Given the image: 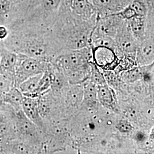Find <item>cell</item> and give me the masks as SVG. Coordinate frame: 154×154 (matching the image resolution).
I'll use <instances>...</instances> for the list:
<instances>
[{
	"instance_id": "1",
	"label": "cell",
	"mask_w": 154,
	"mask_h": 154,
	"mask_svg": "<svg viewBox=\"0 0 154 154\" xmlns=\"http://www.w3.org/2000/svg\"><path fill=\"white\" fill-rule=\"evenodd\" d=\"M8 30V36L2 41L6 48L16 53L50 62L61 51L49 28L21 21Z\"/></svg>"
},
{
	"instance_id": "2",
	"label": "cell",
	"mask_w": 154,
	"mask_h": 154,
	"mask_svg": "<svg viewBox=\"0 0 154 154\" xmlns=\"http://www.w3.org/2000/svg\"><path fill=\"white\" fill-rule=\"evenodd\" d=\"M97 20H85L74 16L61 5L50 30L61 51L90 47L91 35Z\"/></svg>"
},
{
	"instance_id": "3",
	"label": "cell",
	"mask_w": 154,
	"mask_h": 154,
	"mask_svg": "<svg viewBox=\"0 0 154 154\" xmlns=\"http://www.w3.org/2000/svg\"><path fill=\"white\" fill-rule=\"evenodd\" d=\"M118 114L100 105L93 109L79 108L69 121L72 145L77 153L79 146L82 143L97 136L114 131Z\"/></svg>"
},
{
	"instance_id": "4",
	"label": "cell",
	"mask_w": 154,
	"mask_h": 154,
	"mask_svg": "<svg viewBox=\"0 0 154 154\" xmlns=\"http://www.w3.org/2000/svg\"><path fill=\"white\" fill-rule=\"evenodd\" d=\"M92 51L90 47L63 50L50 61L63 72L70 85L82 84L90 79Z\"/></svg>"
},
{
	"instance_id": "5",
	"label": "cell",
	"mask_w": 154,
	"mask_h": 154,
	"mask_svg": "<svg viewBox=\"0 0 154 154\" xmlns=\"http://www.w3.org/2000/svg\"><path fill=\"white\" fill-rule=\"evenodd\" d=\"M62 0H32L23 21L50 29L60 10Z\"/></svg>"
},
{
	"instance_id": "6",
	"label": "cell",
	"mask_w": 154,
	"mask_h": 154,
	"mask_svg": "<svg viewBox=\"0 0 154 154\" xmlns=\"http://www.w3.org/2000/svg\"><path fill=\"white\" fill-rule=\"evenodd\" d=\"M15 111V127L17 137L29 143L43 154L44 134L24 114L22 109Z\"/></svg>"
},
{
	"instance_id": "7",
	"label": "cell",
	"mask_w": 154,
	"mask_h": 154,
	"mask_svg": "<svg viewBox=\"0 0 154 154\" xmlns=\"http://www.w3.org/2000/svg\"><path fill=\"white\" fill-rule=\"evenodd\" d=\"M49 61L17 53L16 65L14 77V86L19 85L29 78L42 74L48 69Z\"/></svg>"
},
{
	"instance_id": "8",
	"label": "cell",
	"mask_w": 154,
	"mask_h": 154,
	"mask_svg": "<svg viewBox=\"0 0 154 154\" xmlns=\"http://www.w3.org/2000/svg\"><path fill=\"white\" fill-rule=\"evenodd\" d=\"M32 0H0V25L9 28L23 21Z\"/></svg>"
},
{
	"instance_id": "9",
	"label": "cell",
	"mask_w": 154,
	"mask_h": 154,
	"mask_svg": "<svg viewBox=\"0 0 154 154\" xmlns=\"http://www.w3.org/2000/svg\"><path fill=\"white\" fill-rule=\"evenodd\" d=\"M82 84L69 85L60 94L63 116L70 120L79 109L82 102Z\"/></svg>"
},
{
	"instance_id": "10",
	"label": "cell",
	"mask_w": 154,
	"mask_h": 154,
	"mask_svg": "<svg viewBox=\"0 0 154 154\" xmlns=\"http://www.w3.org/2000/svg\"><path fill=\"white\" fill-rule=\"evenodd\" d=\"M114 40L120 59L127 57L135 60L138 42L129 30L125 20L119 28Z\"/></svg>"
},
{
	"instance_id": "11",
	"label": "cell",
	"mask_w": 154,
	"mask_h": 154,
	"mask_svg": "<svg viewBox=\"0 0 154 154\" xmlns=\"http://www.w3.org/2000/svg\"><path fill=\"white\" fill-rule=\"evenodd\" d=\"M125 21L118 13L98 16L91 37H107L115 38L116 33Z\"/></svg>"
},
{
	"instance_id": "12",
	"label": "cell",
	"mask_w": 154,
	"mask_h": 154,
	"mask_svg": "<svg viewBox=\"0 0 154 154\" xmlns=\"http://www.w3.org/2000/svg\"><path fill=\"white\" fill-rule=\"evenodd\" d=\"M91 49L93 62L100 69L107 71L116 70L120 62L117 49L101 46L91 47Z\"/></svg>"
},
{
	"instance_id": "13",
	"label": "cell",
	"mask_w": 154,
	"mask_h": 154,
	"mask_svg": "<svg viewBox=\"0 0 154 154\" xmlns=\"http://www.w3.org/2000/svg\"><path fill=\"white\" fill-rule=\"evenodd\" d=\"M61 5L74 16L85 20H97L98 16L91 0H62Z\"/></svg>"
},
{
	"instance_id": "14",
	"label": "cell",
	"mask_w": 154,
	"mask_h": 154,
	"mask_svg": "<svg viewBox=\"0 0 154 154\" xmlns=\"http://www.w3.org/2000/svg\"><path fill=\"white\" fill-rule=\"evenodd\" d=\"M15 111L9 105L0 106V142L17 137L15 127Z\"/></svg>"
},
{
	"instance_id": "15",
	"label": "cell",
	"mask_w": 154,
	"mask_h": 154,
	"mask_svg": "<svg viewBox=\"0 0 154 154\" xmlns=\"http://www.w3.org/2000/svg\"><path fill=\"white\" fill-rule=\"evenodd\" d=\"M17 53L8 49L0 40V73L14 81Z\"/></svg>"
},
{
	"instance_id": "16",
	"label": "cell",
	"mask_w": 154,
	"mask_h": 154,
	"mask_svg": "<svg viewBox=\"0 0 154 154\" xmlns=\"http://www.w3.org/2000/svg\"><path fill=\"white\" fill-rule=\"evenodd\" d=\"M97 99L99 104L106 109L120 114L116 91L107 83L97 86Z\"/></svg>"
},
{
	"instance_id": "17",
	"label": "cell",
	"mask_w": 154,
	"mask_h": 154,
	"mask_svg": "<svg viewBox=\"0 0 154 154\" xmlns=\"http://www.w3.org/2000/svg\"><path fill=\"white\" fill-rule=\"evenodd\" d=\"M135 61L137 66H145L154 62V37L146 38L138 44Z\"/></svg>"
},
{
	"instance_id": "18",
	"label": "cell",
	"mask_w": 154,
	"mask_h": 154,
	"mask_svg": "<svg viewBox=\"0 0 154 154\" xmlns=\"http://www.w3.org/2000/svg\"><path fill=\"white\" fill-rule=\"evenodd\" d=\"M1 143L4 154H39L35 147L17 137Z\"/></svg>"
},
{
	"instance_id": "19",
	"label": "cell",
	"mask_w": 154,
	"mask_h": 154,
	"mask_svg": "<svg viewBox=\"0 0 154 154\" xmlns=\"http://www.w3.org/2000/svg\"><path fill=\"white\" fill-rule=\"evenodd\" d=\"M22 110L29 120L42 130L44 128V121L39 114L37 98L24 96L22 103Z\"/></svg>"
},
{
	"instance_id": "20",
	"label": "cell",
	"mask_w": 154,
	"mask_h": 154,
	"mask_svg": "<svg viewBox=\"0 0 154 154\" xmlns=\"http://www.w3.org/2000/svg\"><path fill=\"white\" fill-rule=\"evenodd\" d=\"M83 97L80 108L92 109L99 106V102L97 99V86L90 79L82 83Z\"/></svg>"
},
{
	"instance_id": "21",
	"label": "cell",
	"mask_w": 154,
	"mask_h": 154,
	"mask_svg": "<svg viewBox=\"0 0 154 154\" xmlns=\"http://www.w3.org/2000/svg\"><path fill=\"white\" fill-rule=\"evenodd\" d=\"M146 17L135 16L126 20L127 27L138 44L146 38Z\"/></svg>"
},
{
	"instance_id": "22",
	"label": "cell",
	"mask_w": 154,
	"mask_h": 154,
	"mask_svg": "<svg viewBox=\"0 0 154 154\" xmlns=\"http://www.w3.org/2000/svg\"><path fill=\"white\" fill-rule=\"evenodd\" d=\"M98 16L116 13L124 9L119 0H91Z\"/></svg>"
},
{
	"instance_id": "23",
	"label": "cell",
	"mask_w": 154,
	"mask_h": 154,
	"mask_svg": "<svg viewBox=\"0 0 154 154\" xmlns=\"http://www.w3.org/2000/svg\"><path fill=\"white\" fill-rule=\"evenodd\" d=\"M23 98L24 95L15 86L11 88L0 97L2 103L9 105L14 111L22 109V100Z\"/></svg>"
},
{
	"instance_id": "24",
	"label": "cell",
	"mask_w": 154,
	"mask_h": 154,
	"mask_svg": "<svg viewBox=\"0 0 154 154\" xmlns=\"http://www.w3.org/2000/svg\"><path fill=\"white\" fill-rule=\"evenodd\" d=\"M148 65L134 66L131 69L120 72L119 77L126 84H131L142 80Z\"/></svg>"
},
{
	"instance_id": "25",
	"label": "cell",
	"mask_w": 154,
	"mask_h": 154,
	"mask_svg": "<svg viewBox=\"0 0 154 154\" xmlns=\"http://www.w3.org/2000/svg\"><path fill=\"white\" fill-rule=\"evenodd\" d=\"M42 74L29 78L19 85L18 88L25 97L35 98L34 94L38 87L39 79Z\"/></svg>"
},
{
	"instance_id": "26",
	"label": "cell",
	"mask_w": 154,
	"mask_h": 154,
	"mask_svg": "<svg viewBox=\"0 0 154 154\" xmlns=\"http://www.w3.org/2000/svg\"><path fill=\"white\" fill-rule=\"evenodd\" d=\"M114 129L122 135L129 137L135 129V127L126 117L118 114L115 122Z\"/></svg>"
},
{
	"instance_id": "27",
	"label": "cell",
	"mask_w": 154,
	"mask_h": 154,
	"mask_svg": "<svg viewBox=\"0 0 154 154\" xmlns=\"http://www.w3.org/2000/svg\"><path fill=\"white\" fill-rule=\"evenodd\" d=\"M52 73L50 68L49 62L48 69L43 72L39 79L38 87L34 94L35 98H37L39 96L50 89L52 84Z\"/></svg>"
},
{
	"instance_id": "28",
	"label": "cell",
	"mask_w": 154,
	"mask_h": 154,
	"mask_svg": "<svg viewBox=\"0 0 154 154\" xmlns=\"http://www.w3.org/2000/svg\"><path fill=\"white\" fill-rule=\"evenodd\" d=\"M90 67H91V73L90 80L95 83L97 86L102 85L106 83L105 77L102 72L101 69H100L98 66H97L93 61H91L90 63Z\"/></svg>"
},
{
	"instance_id": "29",
	"label": "cell",
	"mask_w": 154,
	"mask_h": 154,
	"mask_svg": "<svg viewBox=\"0 0 154 154\" xmlns=\"http://www.w3.org/2000/svg\"><path fill=\"white\" fill-rule=\"evenodd\" d=\"M14 86L13 80L0 73V97Z\"/></svg>"
},
{
	"instance_id": "30",
	"label": "cell",
	"mask_w": 154,
	"mask_h": 154,
	"mask_svg": "<svg viewBox=\"0 0 154 154\" xmlns=\"http://www.w3.org/2000/svg\"><path fill=\"white\" fill-rule=\"evenodd\" d=\"M9 33L8 29L5 26L0 25V40H4L8 36Z\"/></svg>"
},
{
	"instance_id": "31",
	"label": "cell",
	"mask_w": 154,
	"mask_h": 154,
	"mask_svg": "<svg viewBox=\"0 0 154 154\" xmlns=\"http://www.w3.org/2000/svg\"><path fill=\"white\" fill-rule=\"evenodd\" d=\"M0 154H4L3 153V149H2V147L1 145V143L0 142Z\"/></svg>"
},
{
	"instance_id": "32",
	"label": "cell",
	"mask_w": 154,
	"mask_h": 154,
	"mask_svg": "<svg viewBox=\"0 0 154 154\" xmlns=\"http://www.w3.org/2000/svg\"><path fill=\"white\" fill-rule=\"evenodd\" d=\"M2 103V101H1V98H0V106L1 105V104Z\"/></svg>"
}]
</instances>
